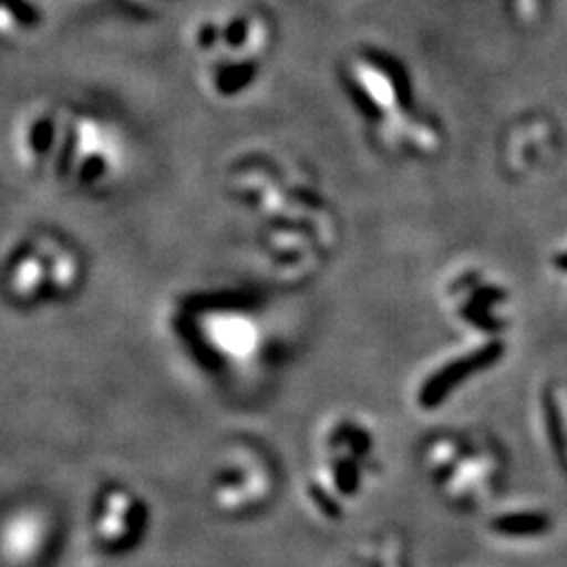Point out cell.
<instances>
[{
    "label": "cell",
    "instance_id": "obj_1",
    "mask_svg": "<svg viewBox=\"0 0 567 567\" xmlns=\"http://www.w3.org/2000/svg\"><path fill=\"white\" fill-rule=\"evenodd\" d=\"M261 39V25L250 16H215L198 23L194 47L204 60V81L215 97H236L250 82Z\"/></svg>",
    "mask_w": 567,
    "mask_h": 567
},
{
    "label": "cell",
    "instance_id": "obj_2",
    "mask_svg": "<svg viewBox=\"0 0 567 567\" xmlns=\"http://www.w3.org/2000/svg\"><path fill=\"white\" fill-rule=\"evenodd\" d=\"M41 23V11L30 0H0V37H18Z\"/></svg>",
    "mask_w": 567,
    "mask_h": 567
},
{
    "label": "cell",
    "instance_id": "obj_3",
    "mask_svg": "<svg viewBox=\"0 0 567 567\" xmlns=\"http://www.w3.org/2000/svg\"><path fill=\"white\" fill-rule=\"evenodd\" d=\"M124 2H133V4H158V2H163V0H124Z\"/></svg>",
    "mask_w": 567,
    "mask_h": 567
}]
</instances>
